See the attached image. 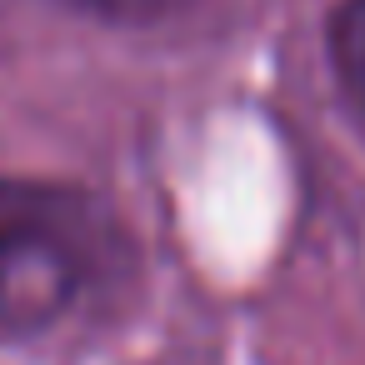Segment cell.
<instances>
[{
	"label": "cell",
	"instance_id": "6da1fadb",
	"mask_svg": "<svg viewBox=\"0 0 365 365\" xmlns=\"http://www.w3.org/2000/svg\"><path fill=\"white\" fill-rule=\"evenodd\" d=\"M125 270V235L101 200L0 175V335L41 340L96 315Z\"/></svg>",
	"mask_w": 365,
	"mask_h": 365
},
{
	"label": "cell",
	"instance_id": "7a4b0ae2",
	"mask_svg": "<svg viewBox=\"0 0 365 365\" xmlns=\"http://www.w3.org/2000/svg\"><path fill=\"white\" fill-rule=\"evenodd\" d=\"M330 61L340 76L345 101L365 120V0H345L330 21Z\"/></svg>",
	"mask_w": 365,
	"mask_h": 365
}]
</instances>
